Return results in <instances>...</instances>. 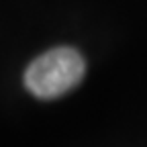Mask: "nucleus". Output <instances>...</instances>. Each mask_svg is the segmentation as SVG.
<instances>
[{
    "label": "nucleus",
    "instance_id": "f257e3e1",
    "mask_svg": "<svg viewBox=\"0 0 147 147\" xmlns=\"http://www.w3.org/2000/svg\"><path fill=\"white\" fill-rule=\"evenodd\" d=\"M86 74L84 57L71 47H55L39 55L25 71V86L33 96L53 100L74 90Z\"/></svg>",
    "mask_w": 147,
    "mask_h": 147
}]
</instances>
